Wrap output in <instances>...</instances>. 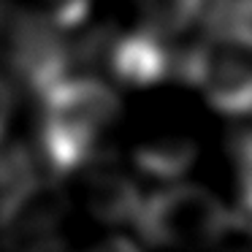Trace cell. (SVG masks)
Segmentation results:
<instances>
[{
  "label": "cell",
  "mask_w": 252,
  "mask_h": 252,
  "mask_svg": "<svg viewBox=\"0 0 252 252\" xmlns=\"http://www.w3.org/2000/svg\"><path fill=\"white\" fill-rule=\"evenodd\" d=\"M236 252H252V247H247V250H236Z\"/></svg>",
  "instance_id": "8fae6325"
},
{
  "label": "cell",
  "mask_w": 252,
  "mask_h": 252,
  "mask_svg": "<svg viewBox=\"0 0 252 252\" xmlns=\"http://www.w3.org/2000/svg\"><path fill=\"white\" fill-rule=\"evenodd\" d=\"M41 147L46 163L60 174L87 163L120 114L114 90L90 76L60 79L41 93Z\"/></svg>",
  "instance_id": "6da1fadb"
},
{
  "label": "cell",
  "mask_w": 252,
  "mask_h": 252,
  "mask_svg": "<svg viewBox=\"0 0 252 252\" xmlns=\"http://www.w3.org/2000/svg\"><path fill=\"white\" fill-rule=\"evenodd\" d=\"M11 111H14V90L8 84V79L3 76V71H0V138H3V133L8 127Z\"/></svg>",
  "instance_id": "9c48e42d"
},
{
  "label": "cell",
  "mask_w": 252,
  "mask_h": 252,
  "mask_svg": "<svg viewBox=\"0 0 252 252\" xmlns=\"http://www.w3.org/2000/svg\"><path fill=\"white\" fill-rule=\"evenodd\" d=\"M230 176H233V228L252 230V127L239 130L228 141Z\"/></svg>",
  "instance_id": "52a82bcc"
},
{
  "label": "cell",
  "mask_w": 252,
  "mask_h": 252,
  "mask_svg": "<svg viewBox=\"0 0 252 252\" xmlns=\"http://www.w3.org/2000/svg\"><path fill=\"white\" fill-rule=\"evenodd\" d=\"M195 144L185 136H165L147 141L136 149L133 160L144 174L155 179H176L182 176L195 160Z\"/></svg>",
  "instance_id": "5b68a950"
},
{
  "label": "cell",
  "mask_w": 252,
  "mask_h": 252,
  "mask_svg": "<svg viewBox=\"0 0 252 252\" xmlns=\"http://www.w3.org/2000/svg\"><path fill=\"white\" fill-rule=\"evenodd\" d=\"M141 28L174 41L185 30L201 22L206 0H136Z\"/></svg>",
  "instance_id": "8992f818"
},
{
  "label": "cell",
  "mask_w": 252,
  "mask_h": 252,
  "mask_svg": "<svg viewBox=\"0 0 252 252\" xmlns=\"http://www.w3.org/2000/svg\"><path fill=\"white\" fill-rule=\"evenodd\" d=\"M109 68L127 87H155L179 68L171 41L147 28L130 30L109 44Z\"/></svg>",
  "instance_id": "3957f363"
},
{
  "label": "cell",
  "mask_w": 252,
  "mask_h": 252,
  "mask_svg": "<svg viewBox=\"0 0 252 252\" xmlns=\"http://www.w3.org/2000/svg\"><path fill=\"white\" fill-rule=\"evenodd\" d=\"M133 222L152 247L201 250L233 228V214L206 187L174 185L144 198Z\"/></svg>",
  "instance_id": "7a4b0ae2"
},
{
  "label": "cell",
  "mask_w": 252,
  "mask_h": 252,
  "mask_svg": "<svg viewBox=\"0 0 252 252\" xmlns=\"http://www.w3.org/2000/svg\"><path fill=\"white\" fill-rule=\"evenodd\" d=\"M33 19L55 30H71L90 14L93 0H25Z\"/></svg>",
  "instance_id": "ba28073f"
},
{
  "label": "cell",
  "mask_w": 252,
  "mask_h": 252,
  "mask_svg": "<svg viewBox=\"0 0 252 252\" xmlns=\"http://www.w3.org/2000/svg\"><path fill=\"white\" fill-rule=\"evenodd\" d=\"M87 252H141V250L127 239H106V241H100L98 247H93V250H87Z\"/></svg>",
  "instance_id": "30bf717a"
},
{
  "label": "cell",
  "mask_w": 252,
  "mask_h": 252,
  "mask_svg": "<svg viewBox=\"0 0 252 252\" xmlns=\"http://www.w3.org/2000/svg\"><path fill=\"white\" fill-rule=\"evenodd\" d=\"M87 203L95 217L106 222H127L136 217L141 192L136 182L117 165H100L87 182Z\"/></svg>",
  "instance_id": "277c9868"
}]
</instances>
